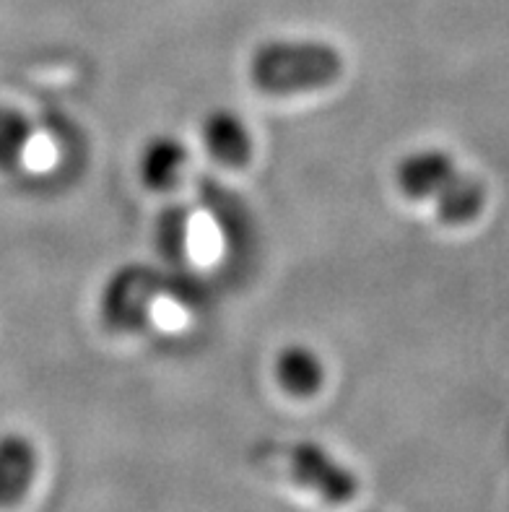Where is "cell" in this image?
Returning a JSON list of instances; mask_svg holds the SVG:
<instances>
[{
	"label": "cell",
	"instance_id": "6da1fadb",
	"mask_svg": "<svg viewBox=\"0 0 509 512\" xmlns=\"http://www.w3.org/2000/svg\"><path fill=\"white\" fill-rule=\"evenodd\" d=\"M395 182L411 201L434 203L437 216L450 227L478 219L489 198L484 182L468 175L442 149H421L403 156L395 167Z\"/></svg>",
	"mask_w": 509,
	"mask_h": 512
},
{
	"label": "cell",
	"instance_id": "7a4b0ae2",
	"mask_svg": "<svg viewBox=\"0 0 509 512\" xmlns=\"http://www.w3.org/2000/svg\"><path fill=\"white\" fill-rule=\"evenodd\" d=\"M338 47L315 39H273L250 58V78L263 94L291 97L328 89L343 76Z\"/></svg>",
	"mask_w": 509,
	"mask_h": 512
},
{
	"label": "cell",
	"instance_id": "3957f363",
	"mask_svg": "<svg viewBox=\"0 0 509 512\" xmlns=\"http://www.w3.org/2000/svg\"><path fill=\"white\" fill-rule=\"evenodd\" d=\"M263 461L276 466L291 484L317 494L328 505H346L359 492V479L315 442L276 445Z\"/></svg>",
	"mask_w": 509,
	"mask_h": 512
},
{
	"label": "cell",
	"instance_id": "277c9868",
	"mask_svg": "<svg viewBox=\"0 0 509 512\" xmlns=\"http://www.w3.org/2000/svg\"><path fill=\"white\" fill-rule=\"evenodd\" d=\"M39 455L34 442L19 432L0 435V507H16L34 484Z\"/></svg>",
	"mask_w": 509,
	"mask_h": 512
},
{
	"label": "cell",
	"instance_id": "5b68a950",
	"mask_svg": "<svg viewBox=\"0 0 509 512\" xmlns=\"http://www.w3.org/2000/svg\"><path fill=\"white\" fill-rule=\"evenodd\" d=\"M200 138L208 154L226 167H242L252 156V136L242 117L229 110H213L203 117Z\"/></svg>",
	"mask_w": 509,
	"mask_h": 512
},
{
	"label": "cell",
	"instance_id": "8992f818",
	"mask_svg": "<svg viewBox=\"0 0 509 512\" xmlns=\"http://www.w3.org/2000/svg\"><path fill=\"white\" fill-rule=\"evenodd\" d=\"M154 299V271L128 268L104 289V315L120 325H136Z\"/></svg>",
	"mask_w": 509,
	"mask_h": 512
},
{
	"label": "cell",
	"instance_id": "52a82bcc",
	"mask_svg": "<svg viewBox=\"0 0 509 512\" xmlns=\"http://www.w3.org/2000/svg\"><path fill=\"white\" fill-rule=\"evenodd\" d=\"M278 385L297 398L315 396L325 383V364L315 349L304 344H291L278 351L276 359Z\"/></svg>",
	"mask_w": 509,
	"mask_h": 512
},
{
	"label": "cell",
	"instance_id": "ba28073f",
	"mask_svg": "<svg viewBox=\"0 0 509 512\" xmlns=\"http://www.w3.org/2000/svg\"><path fill=\"white\" fill-rule=\"evenodd\" d=\"M187 164V151L177 138L159 136L149 141L141 151V180L151 190H169L177 185L182 177V169Z\"/></svg>",
	"mask_w": 509,
	"mask_h": 512
},
{
	"label": "cell",
	"instance_id": "9c48e42d",
	"mask_svg": "<svg viewBox=\"0 0 509 512\" xmlns=\"http://www.w3.org/2000/svg\"><path fill=\"white\" fill-rule=\"evenodd\" d=\"M32 136L34 128L29 117L19 107L0 102V169H11L24 162Z\"/></svg>",
	"mask_w": 509,
	"mask_h": 512
},
{
	"label": "cell",
	"instance_id": "30bf717a",
	"mask_svg": "<svg viewBox=\"0 0 509 512\" xmlns=\"http://www.w3.org/2000/svg\"><path fill=\"white\" fill-rule=\"evenodd\" d=\"M159 240H162L167 255H185L198 250L203 234L195 232V221L185 208H167V214L159 227Z\"/></svg>",
	"mask_w": 509,
	"mask_h": 512
}]
</instances>
